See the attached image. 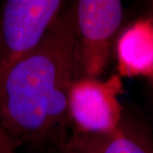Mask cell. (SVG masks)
<instances>
[{
	"label": "cell",
	"instance_id": "1",
	"mask_svg": "<svg viewBox=\"0 0 153 153\" xmlns=\"http://www.w3.org/2000/svg\"><path fill=\"white\" fill-rule=\"evenodd\" d=\"M76 2L66 4L42 42L16 63L0 85V123L18 145L66 137L76 76Z\"/></svg>",
	"mask_w": 153,
	"mask_h": 153
},
{
	"label": "cell",
	"instance_id": "2",
	"mask_svg": "<svg viewBox=\"0 0 153 153\" xmlns=\"http://www.w3.org/2000/svg\"><path fill=\"white\" fill-rule=\"evenodd\" d=\"M122 17L123 5L119 0L76 2V79H100L106 71Z\"/></svg>",
	"mask_w": 153,
	"mask_h": 153
},
{
	"label": "cell",
	"instance_id": "3",
	"mask_svg": "<svg viewBox=\"0 0 153 153\" xmlns=\"http://www.w3.org/2000/svg\"><path fill=\"white\" fill-rule=\"evenodd\" d=\"M59 0H7L0 14V85L15 64L42 42L65 7Z\"/></svg>",
	"mask_w": 153,
	"mask_h": 153
},
{
	"label": "cell",
	"instance_id": "4",
	"mask_svg": "<svg viewBox=\"0 0 153 153\" xmlns=\"http://www.w3.org/2000/svg\"><path fill=\"white\" fill-rule=\"evenodd\" d=\"M121 93L122 82L118 75L106 81L76 79L69 96V117L73 129L88 134L114 130L124 112L118 100Z\"/></svg>",
	"mask_w": 153,
	"mask_h": 153
},
{
	"label": "cell",
	"instance_id": "5",
	"mask_svg": "<svg viewBox=\"0 0 153 153\" xmlns=\"http://www.w3.org/2000/svg\"><path fill=\"white\" fill-rule=\"evenodd\" d=\"M60 153H153V134L141 118L123 112L118 126L103 134L73 129L59 144Z\"/></svg>",
	"mask_w": 153,
	"mask_h": 153
},
{
	"label": "cell",
	"instance_id": "6",
	"mask_svg": "<svg viewBox=\"0 0 153 153\" xmlns=\"http://www.w3.org/2000/svg\"><path fill=\"white\" fill-rule=\"evenodd\" d=\"M116 56L119 76L153 75V20L140 19L125 30L118 39Z\"/></svg>",
	"mask_w": 153,
	"mask_h": 153
},
{
	"label": "cell",
	"instance_id": "7",
	"mask_svg": "<svg viewBox=\"0 0 153 153\" xmlns=\"http://www.w3.org/2000/svg\"><path fill=\"white\" fill-rule=\"evenodd\" d=\"M17 146L19 145L11 138L0 123V153H15Z\"/></svg>",
	"mask_w": 153,
	"mask_h": 153
},
{
	"label": "cell",
	"instance_id": "8",
	"mask_svg": "<svg viewBox=\"0 0 153 153\" xmlns=\"http://www.w3.org/2000/svg\"><path fill=\"white\" fill-rule=\"evenodd\" d=\"M150 17H151V19L153 20V14L151 15V16H150ZM150 79V82H151V85H152V90H153V75L151 76V78H150V79Z\"/></svg>",
	"mask_w": 153,
	"mask_h": 153
},
{
	"label": "cell",
	"instance_id": "9",
	"mask_svg": "<svg viewBox=\"0 0 153 153\" xmlns=\"http://www.w3.org/2000/svg\"><path fill=\"white\" fill-rule=\"evenodd\" d=\"M145 3H146V4H147V5L150 6V7L153 9V1H148V2H145Z\"/></svg>",
	"mask_w": 153,
	"mask_h": 153
}]
</instances>
